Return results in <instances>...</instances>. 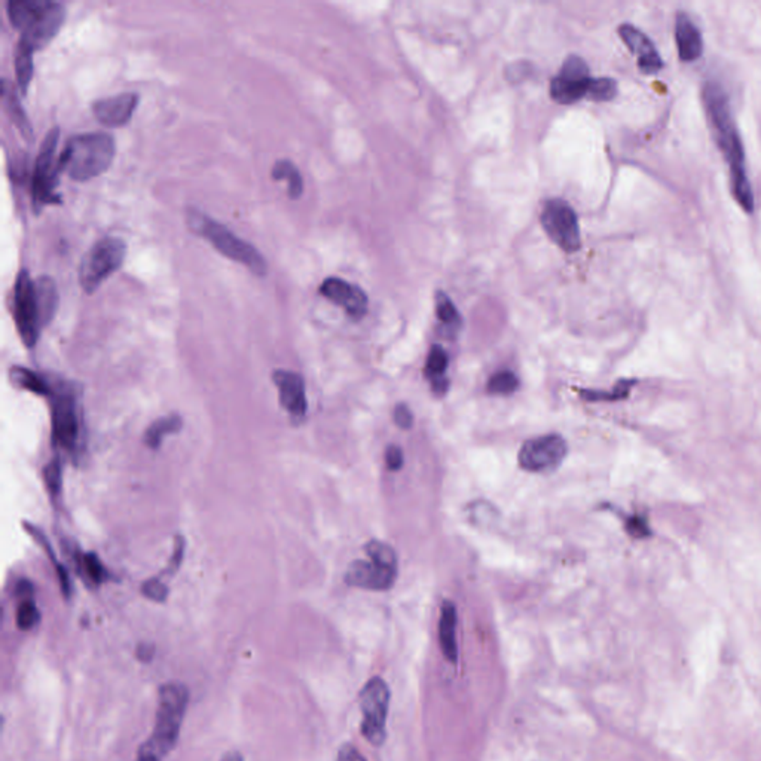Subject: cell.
Masks as SVG:
<instances>
[{
    "instance_id": "f1b7e54d",
    "label": "cell",
    "mask_w": 761,
    "mask_h": 761,
    "mask_svg": "<svg viewBox=\"0 0 761 761\" xmlns=\"http://www.w3.org/2000/svg\"><path fill=\"white\" fill-rule=\"evenodd\" d=\"M80 562H82L84 573L87 574V578L94 585H100V583H103L108 579V571H106L105 567H103L96 553H85L80 558Z\"/></svg>"
},
{
    "instance_id": "484cf974",
    "label": "cell",
    "mask_w": 761,
    "mask_h": 761,
    "mask_svg": "<svg viewBox=\"0 0 761 761\" xmlns=\"http://www.w3.org/2000/svg\"><path fill=\"white\" fill-rule=\"evenodd\" d=\"M11 380L18 387L26 390V391H30V393L45 397L53 396V391L49 389L48 382L45 380V378L40 377L30 369L16 366V368L11 369Z\"/></svg>"
},
{
    "instance_id": "60d3db41",
    "label": "cell",
    "mask_w": 761,
    "mask_h": 761,
    "mask_svg": "<svg viewBox=\"0 0 761 761\" xmlns=\"http://www.w3.org/2000/svg\"><path fill=\"white\" fill-rule=\"evenodd\" d=\"M137 761H160V760H157V758L141 757V756H139V758H137Z\"/></svg>"
},
{
    "instance_id": "44dd1931",
    "label": "cell",
    "mask_w": 761,
    "mask_h": 761,
    "mask_svg": "<svg viewBox=\"0 0 761 761\" xmlns=\"http://www.w3.org/2000/svg\"><path fill=\"white\" fill-rule=\"evenodd\" d=\"M2 97H4L5 109H6L14 125L20 130L21 134L26 139L30 141L33 136L32 124H30L27 115H26L25 109L21 108L20 99L16 97L13 85L9 84L8 80L2 82Z\"/></svg>"
},
{
    "instance_id": "83f0119b",
    "label": "cell",
    "mask_w": 761,
    "mask_h": 761,
    "mask_svg": "<svg viewBox=\"0 0 761 761\" xmlns=\"http://www.w3.org/2000/svg\"><path fill=\"white\" fill-rule=\"evenodd\" d=\"M519 380L516 375L509 370L495 373L488 382L489 393L493 394H512L516 391Z\"/></svg>"
},
{
    "instance_id": "e575fe53",
    "label": "cell",
    "mask_w": 761,
    "mask_h": 761,
    "mask_svg": "<svg viewBox=\"0 0 761 761\" xmlns=\"http://www.w3.org/2000/svg\"><path fill=\"white\" fill-rule=\"evenodd\" d=\"M385 463L389 465L390 470H396L401 469V465H403V453H401V448H397V446H390L387 449V453H385Z\"/></svg>"
},
{
    "instance_id": "ab89813d",
    "label": "cell",
    "mask_w": 761,
    "mask_h": 761,
    "mask_svg": "<svg viewBox=\"0 0 761 761\" xmlns=\"http://www.w3.org/2000/svg\"><path fill=\"white\" fill-rule=\"evenodd\" d=\"M222 761H245L240 753H229L222 758Z\"/></svg>"
},
{
    "instance_id": "277c9868",
    "label": "cell",
    "mask_w": 761,
    "mask_h": 761,
    "mask_svg": "<svg viewBox=\"0 0 761 761\" xmlns=\"http://www.w3.org/2000/svg\"><path fill=\"white\" fill-rule=\"evenodd\" d=\"M189 692L181 683H169L160 690L157 722L152 736L141 746L139 756L162 760L176 746L188 708Z\"/></svg>"
},
{
    "instance_id": "7402d4cb",
    "label": "cell",
    "mask_w": 761,
    "mask_h": 761,
    "mask_svg": "<svg viewBox=\"0 0 761 761\" xmlns=\"http://www.w3.org/2000/svg\"><path fill=\"white\" fill-rule=\"evenodd\" d=\"M448 369V356H446L445 349H442L441 345H434L432 351H430L429 359H427V366H425V373L427 377L432 380L433 390L436 393H445L446 378L445 372Z\"/></svg>"
},
{
    "instance_id": "6da1fadb",
    "label": "cell",
    "mask_w": 761,
    "mask_h": 761,
    "mask_svg": "<svg viewBox=\"0 0 761 761\" xmlns=\"http://www.w3.org/2000/svg\"><path fill=\"white\" fill-rule=\"evenodd\" d=\"M704 103L709 122L713 125L718 146L722 149L727 164H729L730 184L732 193L737 204L745 213H753L756 207L753 188L749 183L745 169V152L742 146L741 137L735 125L732 110H730L729 97L725 94L722 85L717 82H708L704 89Z\"/></svg>"
},
{
    "instance_id": "7a4b0ae2",
    "label": "cell",
    "mask_w": 761,
    "mask_h": 761,
    "mask_svg": "<svg viewBox=\"0 0 761 761\" xmlns=\"http://www.w3.org/2000/svg\"><path fill=\"white\" fill-rule=\"evenodd\" d=\"M6 13L11 25L21 33L16 51L30 56L45 48L66 20L65 6L47 0H11Z\"/></svg>"
},
{
    "instance_id": "74e56055",
    "label": "cell",
    "mask_w": 761,
    "mask_h": 761,
    "mask_svg": "<svg viewBox=\"0 0 761 761\" xmlns=\"http://www.w3.org/2000/svg\"><path fill=\"white\" fill-rule=\"evenodd\" d=\"M337 761H368L366 760L360 753H359V749L356 746L349 745H342L341 749H339V753H338Z\"/></svg>"
},
{
    "instance_id": "4dcf8cb0",
    "label": "cell",
    "mask_w": 761,
    "mask_h": 761,
    "mask_svg": "<svg viewBox=\"0 0 761 761\" xmlns=\"http://www.w3.org/2000/svg\"><path fill=\"white\" fill-rule=\"evenodd\" d=\"M436 313L439 320L446 326H457L460 321V314L453 302L449 299L448 295L439 292L436 297Z\"/></svg>"
},
{
    "instance_id": "5bb4252c",
    "label": "cell",
    "mask_w": 761,
    "mask_h": 761,
    "mask_svg": "<svg viewBox=\"0 0 761 761\" xmlns=\"http://www.w3.org/2000/svg\"><path fill=\"white\" fill-rule=\"evenodd\" d=\"M51 397H54L53 403H51L54 443L68 453H73L79 441L77 401L68 391H61Z\"/></svg>"
},
{
    "instance_id": "2e32d148",
    "label": "cell",
    "mask_w": 761,
    "mask_h": 761,
    "mask_svg": "<svg viewBox=\"0 0 761 761\" xmlns=\"http://www.w3.org/2000/svg\"><path fill=\"white\" fill-rule=\"evenodd\" d=\"M137 105H139V96L134 92H124V94L94 101L92 113L100 124L109 129H118L131 120Z\"/></svg>"
},
{
    "instance_id": "603a6c76",
    "label": "cell",
    "mask_w": 761,
    "mask_h": 761,
    "mask_svg": "<svg viewBox=\"0 0 761 761\" xmlns=\"http://www.w3.org/2000/svg\"><path fill=\"white\" fill-rule=\"evenodd\" d=\"M35 290H36L42 320H44V325H47L53 318L57 309V302H58L56 283L51 276H39L35 281Z\"/></svg>"
},
{
    "instance_id": "3957f363",
    "label": "cell",
    "mask_w": 761,
    "mask_h": 761,
    "mask_svg": "<svg viewBox=\"0 0 761 761\" xmlns=\"http://www.w3.org/2000/svg\"><path fill=\"white\" fill-rule=\"evenodd\" d=\"M117 146L110 134L89 132L75 136L58 157L60 172L68 174L73 181H91L110 167Z\"/></svg>"
},
{
    "instance_id": "9c48e42d",
    "label": "cell",
    "mask_w": 761,
    "mask_h": 761,
    "mask_svg": "<svg viewBox=\"0 0 761 761\" xmlns=\"http://www.w3.org/2000/svg\"><path fill=\"white\" fill-rule=\"evenodd\" d=\"M389 684L380 677H372L360 692V708L363 714L361 734L373 746L384 745L387 739V717H389Z\"/></svg>"
},
{
    "instance_id": "d6986e66",
    "label": "cell",
    "mask_w": 761,
    "mask_h": 761,
    "mask_svg": "<svg viewBox=\"0 0 761 761\" xmlns=\"http://www.w3.org/2000/svg\"><path fill=\"white\" fill-rule=\"evenodd\" d=\"M675 42H677L678 56L684 63L696 61L704 53L701 32L684 11H680L675 16Z\"/></svg>"
},
{
    "instance_id": "f35d334b",
    "label": "cell",
    "mask_w": 761,
    "mask_h": 761,
    "mask_svg": "<svg viewBox=\"0 0 761 761\" xmlns=\"http://www.w3.org/2000/svg\"><path fill=\"white\" fill-rule=\"evenodd\" d=\"M153 654H155L153 645L141 644V647L137 649V657H139L141 662L152 661Z\"/></svg>"
},
{
    "instance_id": "ba28073f",
    "label": "cell",
    "mask_w": 761,
    "mask_h": 761,
    "mask_svg": "<svg viewBox=\"0 0 761 761\" xmlns=\"http://www.w3.org/2000/svg\"><path fill=\"white\" fill-rule=\"evenodd\" d=\"M58 137H60V131L58 129H53L45 136L40 145L32 181V201L35 212H40L45 205L60 204V197L56 193L58 174L61 172L58 158L56 157Z\"/></svg>"
},
{
    "instance_id": "8fae6325",
    "label": "cell",
    "mask_w": 761,
    "mask_h": 761,
    "mask_svg": "<svg viewBox=\"0 0 761 761\" xmlns=\"http://www.w3.org/2000/svg\"><path fill=\"white\" fill-rule=\"evenodd\" d=\"M541 224L550 240L564 252H578L581 247L578 214L564 200H549L541 212Z\"/></svg>"
},
{
    "instance_id": "52a82bcc",
    "label": "cell",
    "mask_w": 761,
    "mask_h": 761,
    "mask_svg": "<svg viewBox=\"0 0 761 761\" xmlns=\"http://www.w3.org/2000/svg\"><path fill=\"white\" fill-rule=\"evenodd\" d=\"M127 245L117 236H108L92 245L79 266V285L87 293H94L101 283L124 264Z\"/></svg>"
},
{
    "instance_id": "836d02e7",
    "label": "cell",
    "mask_w": 761,
    "mask_h": 761,
    "mask_svg": "<svg viewBox=\"0 0 761 761\" xmlns=\"http://www.w3.org/2000/svg\"><path fill=\"white\" fill-rule=\"evenodd\" d=\"M626 531L635 538H645L650 536V526L642 516H631L626 521Z\"/></svg>"
},
{
    "instance_id": "5b68a950",
    "label": "cell",
    "mask_w": 761,
    "mask_h": 761,
    "mask_svg": "<svg viewBox=\"0 0 761 761\" xmlns=\"http://www.w3.org/2000/svg\"><path fill=\"white\" fill-rule=\"evenodd\" d=\"M189 229H193L197 235L209 241L210 245L222 253L224 256L245 265L255 276H266L268 265L256 247H253L247 241L241 240L233 231H229L224 224L213 221L205 213L195 209H189L186 213Z\"/></svg>"
},
{
    "instance_id": "f546056e",
    "label": "cell",
    "mask_w": 761,
    "mask_h": 761,
    "mask_svg": "<svg viewBox=\"0 0 761 761\" xmlns=\"http://www.w3.org/2000/svg\"><path fill=\"white\" fill-rule=\"evenodd\" d=\"M617 94V82L611 78H593L589 99L595 101L613 100Z\"/></svg>"
},
{
    "instance_id": "ac0fdd59",
    "label": "cell",
    "mask_w": 761,
    "mask_h": 761,
    "mask_svg": "<svg viewBox=\"0 0 761 761\" xmlns=\"http://www.w3.org/2000/svg\"><path fill=\"white\" fill-rule=\"evenodd\" d=\"M273 380L278 389L280 403L295 418H302L307 413V391L301 375L292 370H276Z\"/></svg>"
},
{
    "instance_id": "cb8c5ba5",
    "label": "cell",
    "mask_w": 761,
    "mask_h": 761,
    "mask_svg": "<svg viewBox=\"0 0 761 761\" xmlns=\"http://www.w3.org/2000/svg\"><path fill=\"white\" fill-rule=\"evenodd\" d=\"M274 181H286L289 184V197L292 200L301 198L304 193V181H302L301 172L297 170V165L293 164L292 161L281 160L276 161L271 172Z\"/></svg>"
},
{
    "instance_id": "ffe728a7",
    "label": "cell",
    "mask_w": 761,
    "mask_h": 761,
    "mask_svg": "<svg viewBox=\"0 0 761 761\" xmlns=\"http://www.w3.org/2000/svg\"><path fill=\"white\" fill-rule=\"evenodd\" d=\"M439 642H441L442 653L446 661L455 663L458 661L457 610L451 601L443 602V607H442Z\"/></svg>"
},
{
    "instance_id": "4fadbf2b",
    "label": "cell",
    "mask_w": 761,
    "mask_h": 761,
    "mask_svg": "<svg viewBox=\"0 0 761 761\" xmlns=\"http://www.w3.org/2000/svg\"><path fill=\"white\" fill-rule=\"evenodd\" d=\"M567 455V442L559 434L536 437L526 442L519 453V464L526 472L545 473L557 469Z\"/></svg>"
},
{
    "instance_id": "1f68e13d",
    "label": "cell",
    "mask_w": 761,
    "mask_h": 761,
    "mask_svg": "<svg viewBox=\"0 0 761 761\" xmlns=\"http://www.w3.org/2000/svg\"><path fill=\"white\" fill-rule=\"evenodd\" d=\"M44 479L51 498L58 497L61 493V481H63L60 461L53 460L45 465Z\"/></svg>"
},
{
    "instance_id": "e0dca14e",
    "label": "cell",
    "mask_w": 761,
    "mask_h": 761,
    "mask_svg": "<svg viewBox=\"0 0 761 761\" xmlns=\"http://www.w3.org/2000/svg\"><path fill=\"white\" fill-rule=\"evenodd\" d=\"M619 35L631 53L637 57L638 68H641V72L656 73L663 68L661 54L657 53L653 42L640 28L625 23L619 27Z\"/></svg>"
},
{
    "instance_id": "8992f818",
    "label": "cell",
    "mask_w": 761,
    "mask_h": 761,
    "mask_svg": "<svg viewBox=\"0 0 761 761\" xmlns=\"http://www.w3.org/2000/svg\"><path fill=\"white\" fill-rule=\"evenodd\" d=\"M368 561L349 565L345 580L349 586L368 590H389L397 578V557L389 545L372 540L366 545Z\"/></svg>"
},
{
    "instance_id": "d4e9b609",
    "label": "cell",
    "mask_w": 761,
    "mask_h": 761,
    "mask_svg": "<svg viewBox=\"0 0 761 761\" xmlns=\"http://www.w3.org/2000/svg\"><path fill=\"white\" fill-rule=\"evenodd\" d=\"M182 425H183V421H182L181 417H177V415H169V417L153 421L151 427L146 430V446H149L151 449L160 448L161 443L164 441V437L181 432Z\"/></svg>"
},
{
    "instance_id": "d6a6232c",
    "label": "cell",
    "mask_w": 761,
    "mask_h": 761,
    "mask_svg": "<svg viewBox=\"0 0 761 761\" xmlns=\"http://www.w3.org/2000/svg\"><path fill=\"white\" fill-rule=\"evenodd\" d=\"M141 592L149 599L157 602H164L167 599V595H169L167 586L160 579H151V580L145 581L141 586Z\"/></svg>"
},
{
    "instance_id": "30bf717a",
    "label": "cell",
    "mask_w": 761,
    "mask_h": 761,
    "mask_svg": "<svg viewBox=\"0 0 761 761\" xmlns=\"http://www.w3.org/2000/svg\"><path fill=\"white\" fill-rule=\"evenodd\" d=\"M14 320L21 341L32 349L39 339L40 328L44 326L37 302L35 281L28 276L27 269H21L14 287Z\"/></svg>"
},
{
    "instance_id": "d590c367",
    "label": "cell",
    "mask_w": 761,
    "mask_h": 761,
    "mask_svg": "<svg viewBox=\"0 0 761 761\" xmlns=\"http://www.w3.org/2000/svg\"><path fill=\"white\" fill-rule=\"evenodd\" d=\"M394 420H396V424L401 429H411V425H412V413L409 411L408 406H397L396 411H394Z\"/></svg>"
},
{
    "instance_id": "4316f807",
    "label": "cell",
    "mask_w": 761,
    "mask_h": 761,
    "mask_svg": "<svg viewBox=\"0 0 761 761\" xmlns=\"http://www.w3.org/2000/svg\"><path fill=\"white\" fill-rule=\"evenodd\" d=\"M40 613L32 599H23L16 610V626L21 631H30L39 623Z\"/></svg>"
},
{
    "instance_id": "8d00e7d4",
    "label": "cell",
    "mask_w": 761,
    "mask_h": 761,
    "mask_svg": "<svg viewBox=\"0 0 761 761\" xmlns=\"http://www.w3.org/2000/svg\"><path fill=\"white\" fill-rule=\"evenodd\" d=\"M184 540L182 537L176 538L174 543V552H172V559H170L169 573H174L181 567L182 559H183Z\"/></svg>"
},
{
    "instance_id": "7c38bea8",
    "label": "cell",
    "mask_w": 761,
    "mask_h": 761,
    "mask_svg": "<svg viewBox=\"0 0 761 761\" xmlns=\"http://www.w3.org/2000/svg\"><path fill=\"white\" fill-rule=\"evenodd\" d=\"M592 80L585 60L578 56L568 57L550 82V96L559 105H573L585 97L589 99Z\"/></svg>"
},
{
    "instance_id": "9a60e30c",
    "label": "cell",
    "mask_w": 761,
    "mask_h": 761,
    "mask_svg": "<svg viewBox=\"0 0 761 761\" xmlns=\"http://www.w3.org/2000/svg\"><path fill=\"white\" fill-rule=\"evenodd\" d=\"M320 293L328 301L342 307L347 314L356 318V320L365 316L366 311H368L369 302L366 293L360 287H357V286L351 285V283L342 280V278H338V276L326 278L321 283Z\"/></svg>"
}]
</instances>
